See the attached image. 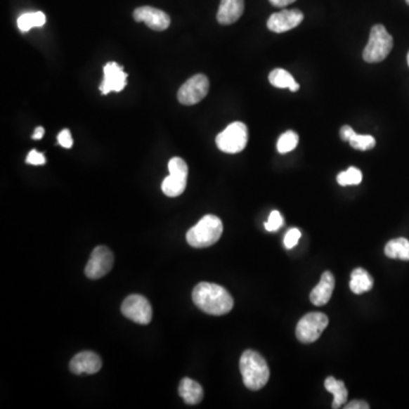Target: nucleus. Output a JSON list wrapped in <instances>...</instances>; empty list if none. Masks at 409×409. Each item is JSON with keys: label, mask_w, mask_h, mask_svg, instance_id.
I'll return each instance as SVG.
<instances>
[{"label": "nucleus", "mask_w": 409, "mask_h": 409, "mask_svg": "<svg viewBox=\"0 0 409 409\" xmlns=\"http://www.w3.org/2000/svg\"><path fill=\"white\" fill-rule=\"evenodd\" d=\"M193 300L200 311L214 316L228 314L235 305L233 298L226 289L209 282H202L195 287Z\"/></svg>", "instance_id": "f257e3e1"}, {"label": "nucleus", "mask_w": 409, "mask_h": 409, "mask_svg": "<svg viewBox=\"0 0 409 409\" xmlns=\"http://www.w3.org/2000/svg\"><path fill=\"white\" fill-rule=\"evenodd\" d=\"M243 383L252 391L264 388L270 379V368L264 357L254 350H246L240 358Z\"/></svg>", "instance_id": "f03ea898"}, {"label": "nucleus", "mask_w": 409, "mask_h": 409, "mask_svg": "<svg viewBox=\"0 0 409 409\" xmlns=\"http://www.w3.org/2000/svg\"><path fill=\"white\" fill-rule=\"evenodd\" d=\"M223 223L215 215H206L187 232V241L193 248H207L220 240Z\"/></svg>", "instance_id": "7ed1b4c3"}, {"label": "nucleus", "mask_w": 409, "mask_h": 409, "mask_svg": "<svg viewBox=\"0 0 409 409\" xmlns=\"http://www.w3.org/2000/svg\"><path fill=\"white\" fill-rule=\"evenodd\" d=\"M394 47V39L386 27L377 24L372 27L368 45L363 51V58L368 63H379L386 60Z\"/></svg>", "instance_id": "20e7f679"}, {"label": "nucleus", "mask_w": 409, "mask_h": 409, "mask_svg": "<svg viewBox=\"0 0 409 409\" xmlns=\"http://www.w3.org/2000/svg\"><path fill=\"white\" fill-rule=\"evenodd\" d=\"M248 143V129L241 122L228 125L216 136V145L221 152L226 154H238L246 148Z\"/></svg>", "instance_id": "39448f33"}, {"label": "nucleus", "mask_w": 409, "mask_h": 409, "mask_svg": "<svg viewBox=\"0 0 409 409\" xmlns=\"http://www.w3.org/2000/svg\"><path fill=\"white\" fill-rule=\"evenodd\" d=\"M169 175L162 183V190L167 197L181 196L187 187L188 165L182 158L173 157L169 163Z\"/></svg>", "instance_id": "423d86ee"}, {"label": "nucleus", "mask_w": 409, "mask_h": 409, "mask_svg": "<svg viewBox=\"0 0 409 409\" xmlns=\"http://www.w3.org/2000/svg\"><path fill=\"white\" fill-rule=\"evenodd\" d=\"M327 325L329 318L323 313L306 314L297 325V338L303 344H311L320 338Z\"/></svg>", "instance_id": "0eeeda50"}, {"label": "nucleus", "mask_w": 409, "mask_h": 409, "mask_svg": "<svg viewBox=\"0 0 409 409\" xmlns=\"http://www.w3.org/2000/svg\"><path fill=\"white\" fill-rule=\"evenodd\" d=\"M122 314L134 323L149 324L152 320V305L148 299L141 294H131L123 301L121 307Z\"/></svg>", "instance_id": "6e6552de"}, {"label": "nucleus", "mask_w": 409, "mask_h": 409, "mask_svg": "<svg viewBox=\"0 0 409 409\" xmlns=\"http://www.w3.org/2000/svg\"><path fill=\"white\" fill-rule=\"evenodd\" d=\"M208 90V77L204 74L193 75L178 90V101L186 106L198 104L199 101H202L207 96Z\"/></svg>", "instance_id": "1a4fd4ad"}, {"label": "nucleus", "mask_w": 409, "mask_h": 409, "mask_svg": "<svg viewBox=\"0 0 409 409\" xmlns=\"http://www.w3.org/2000/svg\"><path fill=\"white\" fill-rule=\"evenodd\" d=\"M114 255L110 248L99 246L93 249L86 264V275L91 280H98L106 275L113 268Z\"/></svg>", "instance_id": "9d476101"}, {"label": "nucleus", "mask_w": 409, "mask_h": 409, "mask_svg": "<svg viewBox=\"0 0 409 409\" xmlns=\"http://www.w3.org/2000/svg\"><path fill=\"white\" fill-rule=\"evenodd\" d=\"M304 20L303 12L299 9H283L281 12L274 13L267 21V27L272 32L283 33L298 27Z\"/></svg>", "instance_id": "9b49d317"}, {"label": "nucleus", "mask_w": 409, "mask_h": 409, "mask_svg": "<svg viewBox=\"0 0 409 409\" xmlns=\"http://www.w3.org/2000/svg\"><path fill=\"white\" fill-rule=\"evenodd\" d=\"M134 18L136 22H143L155 31L167 30L171 24V18L167 13L155 7H139L134 11Z\"/></svg>", "instance_id": "f8f14e48"}, {"label": "nucleus", "mask_w": 409, "mask_h": 409, "mask_svg": "<svg viewBox=\"0 0 409 409\" xmlns=\"http://www.w3.org/2000/svg\"><path fill=\"white\" fill-rule=\"evenodd\" d=\"M128 74L123 71L117 63H107L104 66V81L100 84V91L103 95H107L110 91L119 92L126 86Z\"/></svg>", "instance_id": "ddd939ff"}, {"label": "nucleus", "mask_w": 409, "mask_h": 409, "mask_svg": "<svg viewBox=\"0 0 409 409\" xmlns=\"http://www.w3.org/2000/svg\"><path fill=\"white\" fill-rule=\"evenodd\" d=\"M101 366H103V362L100 357L92 351H82L77 353L70 363V370L72 373L77 375H81V374L91 375V374L98 373Z\"/></svg>", "instance_id": "4468645a"}, {"label": "nucleus", "mask_w": 409, "mask_h": 409, "mask_svg": "<svg viewBox=\"0 0 409 409\" xmlns=\"http://www.w3.org/2000/svg\"><path fill=\"white\" fill-rule=\"evenodd\" d=\"M335 280L331 272H324L320 278L318 285L311 290V304L315 306H324L329 303L335 290Z\"/></svg>", "instance_id": "2eb2a0df"}, {"label": "nucleus", "mask_w": 409, "mask_h": 409, "mask_svg": "<svg viewBox=\"0 0 409 409\" xmlns=\"http://www.w3.org/2000/svg\"><path fill=\"white\" fill-rule=\"evenodd\" d=\"M245 11L243 0H221L217 12V21L222 25L235 23L242 16Z\"/></svg>", "instance_id": "dca6fc26"}, {"label": "nucleus", "mask_w": 409, "mask_h": 409, "mask_svg": "<svg viewBox=\"0 0 409 409\" xmlns=\"http://www.w3.org/2000/svg\"><path fill=\"white\" fill-rule=\"evenodd\" d=\"M178 394L188 405H197L204 398V390L202 386L189 377H186L180 382Z\"/></svg>", "instance_id": "f3484780"}, {"label": "nucleus", "mask_w": 409, "mask_h": 409, "mask_svg": "<svg viewBox=\"0 0 409 409\" xmlns=\"http://www.w3.org/2000/svg\"><path fill=\"white\" fill-rule=\"evenodd\" d=\"M373 278L370 275V273L366 272L364 268H356L350 275V290L353 294H362L368 291H371L373 288Z\"/></svg>", "instance_id": "a211bd4d"}, {"label": "nucleus", "mask_w": 409, "mask_h": 409, "mask_svg": "<svg viewBox=\"0 0 409 409\" xmlns=\"http://www.w3.org/2000/svg\"><path fill=\"white\" fill-rule=\"evenodd\" d=\"M268 80L273 86L280 89H289L292 92L299 90V84L294 81V77L283 68L273 70L268 75Z\"/></svg>", "instance_id": "6ab92c4d"}, {"label": "nucleus", "mask_w": 409, "mask_h": 409, "mask_svg": "<svg viewBox=\"0 0 409 409\" xmlns=\"http://www.w3.org/2000/svg\"><path fill=\"white\" fill-rule=\"evenodd\" d=\"M384 254L392 259L409 261V241L405 238H398L389 241L384 248Z\"/></svg>", "instance_id": "aec40b11"}, {"label": "nucleus", "mask_w": 409, "mask_h": 409, "mask_svg": "<svg viewBox=\"0 0 409 409\" xmlns=\"http://www.w3.org/2000/svg\"><path fill=\"white\" fill-rule=\"evenodd\" d=\"M325 389L327 391L333 394V408H339L347 401L348 391L344 383L342 381H338L333 377H327L325 379Z\"/></svg>", "instance_id": "412c9836"}, {"label": "nucleus", "mask_w": 409, "mask_h": 409, "mask_svg": "<svg viewBox=\"0 0 409 409\" xmlns=\"http://www.w3.org/2000/svg\"><path fill=\"white\" fill-rule=\"evenodd\" d=\"M46 15L42 12L25 13L18 20V27L22 32H27L32 27L45 25Z\"/></svg>", "instance_id": "4be33fe9"}, {"label": "nucleus", "mask_w": 409, "mask_h": 409, "mask_svg": "<svg viewBox=\"0 0 409 409\" xmlns=\"http://www.w3.org/2000/svg\"><path fill=\"white\" fill-rule=\"evenodd\" d=\"M298 143H299L298 134L294 131H287L280 136L276 148L280 154H288L296 148Z\"/></svg>", "instance_id": "5701e85b"}, {"label": "nucleus", "mask_w": 409, "mask_h": 409, "mask_svg": "<svg viewBox=\"0 0 409 409\" xmlns=\"http://www.w3.org/2000/svg\"><path fill=\"white\" fill-rule=\"evenodd\" d=\"M348 143L357 150H370V149L374 148L375 139L372 136L357 134L355 131H353L350 134L349 139H348Z\"/></svg>", "instance_id": "b1692460"}, {"label": "nucleus", "mask_w": 409, "mask_h": 409, "mask_svg": "<svg viewBox=\"0 0 409 409\" xmlns=\"http://www.w3.org/2000/svg\"><path fill=\"white\" fill-rule=\"evenodd\" d=\"M337 181L342 187L357 186L363 181V173L357 167H349L346 172H341L337 178Z\"/></svg>", "instance_id": "393cba45"}, {"label": "nucleus", "mask_w": 409, "mask_h": 409, "mask_svg": "<svg viewBox=\"0 0 409 409\" xmlns=\"http://www.w3.org/2000/svg\"><path fill=\"white\" fill-rule=\"evenodd\" d=\"M283 226V219H282L281 214L278 211H273L270 214L268 221L265 223V228L268 232L278 231L281 226Z\"/></svg>", "instance_id": "a878e982"}, {"label": "nucleus", "mask_w": 409, "mask_h": 409, "mask_svg": "<svg viewBox=\"0 0 409 409\" xmlns=\"http://www.w3.org/2000/svg\"><path fill=\"white\" fill-rule=\"evenodd\" d=\"M300 237H301V232L298 228H290L285 235V247L287 249H292L298 245Z\"/></svg>", "instance_id": "bb28decb"}, {"label": "nucleus", "mask_w": 409, "mask_h": 409, "mask_svg": "<svg viewBox=\"0 0 409 409\" xmlns=\"http://www.w3.org/2000/svg\"><path fill=\"white\" fill-rule=\"evenodd\" d=\"M27 163L31 165H44L46 163L45 155L38 152L37 150H31L27 155Z\"/></svg>", "instance_id": "cd10ccee"}, {"label": "nucleus", "mask_w": 409, "mask_h": 409, "mask_svg": "<svg viewBox=\"0 0 409 409\" xmlns=\"http://www.w3.org/2000/svg\"><path fill=\"white\" fill-rule=\"evenodd\" d=\"M58 143L64 148H71L73 145V139H72L71 132L65 129L58 134Z\"/></svg>", "instance_id": "c85d7f7f"}, {"label": "nucleus", "mask_w": 409, "mask_h": 409, "mask_svg": "<svg viewBox=\"0 0 409 409\" xmlns=\"http://www.w3.org/2000/svg\"><path fill=\"white\" fill-rule=\"evenodd\" d=\"M346 409H368L370 408V405L368 403H365V401H353L347 405V406H344Z\"/></svg>", "instance_id": "c756f323"}, {"label": "nucleus", "mask_w": 409, "mask_h": 409, "mask_svg": "<svg viewBox=\"0 0 409 409\" xmlns=\"http://www.w3.org/2000/svg\"><path fill=\"white\" fill-rule=\"evenodd\" d=\"M353 131V129L351 128V126H349V125H344V126H342L340 130L341 139L344 140V141H348L350 134H351Z\"/></svg>", "instance_id": "7c9ffc66"}, {"label": "nucleus", "mask_w": 409, "mask_h": 409, "mask_svg": "<svg viewBox=\"0 0 409 409\" xmlns=\"http://www.w3.org/2000/svg\"><path fill=\"white\" fill-rule=\"evenodd\" d=\"M296 0H270V3L272 4L273 6L275 7H285L290 5V4L294 3Z\"/></svg>", "instance_id": "2f4dec72"}, {"label": "nucleus", "mask_w": 409, "mask_h": 409, "mask_svg": "<svg viewBox=\"0 0 409 409\" xmlns=\"http://www.w3.org/2000/svg\"><path fill=\"white\" fill-rule=\"evenodd\" d=\"M44 134H45V129L41 128V126H39V128H37L36 131H34V134H33L32 138L34 140L42 139Z\"/></svg>", "instance_id": "473e14b6"}, {"label": "nucleus", "mask_w": 409, "mask_h": 409, "mask_svg": "<svg viewBox=\"0 0 409 409\" xmlns=\"http://www.w3.org/2000/svg\"><path fill=\"white\" fill-rule=\"evenodd\" d=\"M407 63H408V66H409V51H408V53H407Z\"/></svg>", "instance_id": "72a5a7b5"}, {"label": "nucleus", "mask_w": 409, "mask_h": 409, "mask_svg": "<svg viewBox=\"0 0 409 409\" xmlns=\"http://www.w3.org/2000/svg\"><path fill=\"white\" fill-rule=\"evenodd\" d=\"M407 5H409V0H406Z\"/></svg>", "instance_id": "f704fd0d"}]
</instances>
